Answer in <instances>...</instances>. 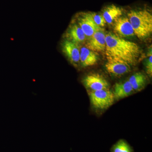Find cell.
<instances>
[{"instance_id":"obj_1","label":"cell","mask_w":152,"mask_h":152,"mask_svg":"<svg viewBox=\"0 0 152 152\" xmlns=\"http://www.w3.org/2000/svg\"><path fill=\"white\" fill-rule=\"evenodd\" d=\"M105 53L107 60L123 61L133 65L137 62L142 54L137 44L126 40L115 34L106 35Z\"/></svg>"},{"instance_id":"obj_2","label":"cell","mask_w":152,"mask_h":152,"mask_svg":"<svg viewBox=\"0 0 152 152\" xmlns=\"http://www.w3.org/2000/svg\"><path fill=\"white\" fill-rule=\"evenodd\" d=\"M135 35L140 39L149 37L152 33V15L147 9H134L127 13Z\"/></svg>"},{"instance_id":"obj_3","label":"cell","mask_w":152,"mask_h":152,"mask_svg":"<svg viewBox=\"0 0 152 152\" xmlns=\"http://www.w3.org/2000/svg\"><path fill=\"white\" fill-rule=\"evenodd\" d=\"M90 98L94 107L99 110L110 107L115 99L113 94L109 89L92 91L90 93Z\"/></svg>"},{"instance_id":"obj_4","label":"cell","mask_w":152,"mask_h":152,"mask_svg":"<svg viewBox=\"0 0 152 152\" xmlns=\"http://www.w3.org/2000/svg\"><path fill=\"white\" fill-rule=\"evenodd\" d=\"M73 20L81 28L86 37H91L96 32L103 30L94 22L91 12H81L76 14Z\"/></svg>"},{"instance_id":"obj_5","label":"cell","mask_w":152,"mask_h":152,"mask_svg":"<svg viewBox=\"0 0 152 152\" xmlns=\"http://www.w3.org/2000/svg\"><path fill=\"white\" fill-rule=\"evenodd\" d=\"M62 52L70 63L75 67L80 64V49L79 45L67 40L61 42Z\"/></svg>"},{"instance_id":"obj_6","label":"cell","mask_w":152,"mask_h":152,"mask_svg":"<svg viewBox=\"0 0 152 152\" xmlns=\"http://www.w3.org/2000/svg\"><path fill=\"white\" fill-rule=\"evenodd\" d=\"M113 23L115 34L118 37H129L135 35L134 29L127 17H121Z\"/></svg>"},{"instance_id":"obj_7","label":"cell","mask_w":152,"mask_h":152,"mask_svg":"<svg viewBox=\"0 0 152 152\" xmlns=\"http://www.w3.org/2000/svg\"><path fill=\"white\" fill-rule=\"evenodd\" d=\"M64 39L79 45L86 41V36L75 22L72 20L64 34Z\"/></svg>"},{"instance_id":"obj_8","label":"cell","mask_w":152,"mask_h":152,"mask_svg":"<svg viewBox=\"0 0 152 152\" xmlns=\"http://www.w3.org/2000/svg\"><path fill=\"white\" fill-rule=\"evenodd\" d=\"M84 84L92 91L108 89L109 84L102 76L97 74H91L85 77Z\"/></svg>"},{"instance_id":"obj_9","label":"cell","mask_w":152,"mask_h":152,"mask_svg":"<svg viewBox=\"0 0 152 152\" xmlns=\"http://www.w3.org/2000/svg\"><path fill=\"white\" fill-rule=\"evenodd\" d=\"M131 65L119 60L109 59L105 64L106 70L111 75L121 76L131 72Z\"/></svg>"},{"instance_id":"obj_10","label":"cell","mask_w":152,"mask_h":152,"mask_svg":"<svg viewBox=\"0 0 152 152\" xmlns=\"http://www.w3.org/2000/svg\"><path fill=\"white\" fill-rule=\"evenodd\" d=\"M86 48L94 52L104 51L106 48V35L103 30L96 32L87 42Z\"/></svg>"},{"instance_id":"obj_11","label":"cell","mask_w":152,"mask_h":152,"mask_svg":"<svg viewBox=\"0 0 152 152\" xmlns=\"http://www.w3.org/2000/svg\"><path fill=\"white\" fill-rule=\"evenodd\" d=\"M124 10L121 7L111 4L104 7L101 14L108 24H112L116 20L122 16Z\"/></svg>"},{"instance_id":"obj_12","label":"cell","mask_w":152,"mask_h":152,"mask_svg":"<svg viewBox=\"0 0 152 152\" xmlns=\"http://www.w3.org/2000/svg\"><path fill=\"white\" fill-rule=\"evenodd\" d=\"M99 60V57L96 52L86 47L80 49V64L82 66L87 67L94 65Z\"/></svg>"},{"instance_id":"obj_13","label":"cell","mask_w":152,"mask_h":152,"mask_svg":"<svg viewBox=\"0 0 152 152\" xmlns=\"http://www.w3.org/2000/svg\"><path fill=\"white\" fill-rule=\"evenodd\" d=\"M134 91L130 83L127 80L116 84L113 93L115 99H120L129 96Z\"/></svg>"},{"instance_id":"obj_14","label":"cell","mask_w":152,"mask_h":152,"mask_svg":"<svg viewBox=\"0 0 152 152\" xmlns=\"http://www.w3.org/2000/svg\"><path fill=\"white\" fill-rule=\"evenodd\" d=\"M129 81L134 91H140L145 85V76L141 72H137L131 76Z\"/></svg>"},{"instance_id":"obj_15","label":"cell","mask_w":152,"mask_h":152,"mask_svg":"<svg viewBox=\"0 0 152 152\" xmlns=\"http://www.w3.org/2000/svg\"><path fill=\"white\" fill-rule=\"evenodd\" d=\"M112 152H132V150L126 142L121 140L114 145Z\"/></svg>"},{"instance_id":"obj_16","label":"cell","mask_w":152,"mask_h":152,"mask_svg":"<svg viewBox=\"0 0 152 152\" xmlns=\"http://www.w3.org/2000/svg\"><path fill=\"white\" fill-rule=\"evenodd\" d=\"M91 13L94 22L98 26L102 28L105 26L107 23L102 14L94 12H91Z\"/></svg>"},{"instance_id":"obj_17","label":"cell","mask_w":152,"mask_h":152,"mask_svg":"<svg viewBox=\"0 0 152 152\" xmlns=\"http://www.w3.org/2000/svg\"><path fill=\"white\" fill-rule=\"evenodd\" d=\"M148 59L146 61L145 67L146 69L147 73L149 75L150 77H152V48H151L148 53Z\"/></svg>"}]
</instances>
